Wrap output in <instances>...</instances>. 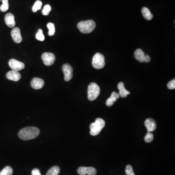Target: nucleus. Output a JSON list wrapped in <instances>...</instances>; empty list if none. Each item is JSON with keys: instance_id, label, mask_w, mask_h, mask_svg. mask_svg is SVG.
I'll return each mask as SVG.
<instances>
[{"instance_id": "obj_7", "label": "nucleus", "mask_w": 175, "mask_h": 175, "mask_svg": "<svg viewBox=\"0 0 175 175\" xmlns=\"http://www.w3.org/2000/svg\"><path fill=\"white\" fill-rule=\"evenodd\" d=\"M8 65L12 70H14L16 71L22 70L25 67V65L23 63L15 59H10L9 61Z\"/></svg>"}, {"instance_id": "obj_27", "label": "nucleus", "mask_w": 175, "mask_h": 175, "mask_svg": "<svg viewBox=\"0 0 175 175\" xmlns=\"http://www.w3.org/2000/svg\"><path fill=\"white\" fill-rule=\"evenodd\" d=\"M125 172L127 175H135L134 173L132 167L130 165H128L126 166Z\"/></svg>"}, {"instance_id": "obj_10", "label": "nucleus", "mask_w": 175, "mask_h": 175, "mask_svg": "<svg viewBox=\"0 0 175 175\" xmlns=\"http://www.w3.org/2000/svg\"><path fill=\"white\" fill-rule=\"evenodd\" d=\"M11 35L15 42L20 43L22 42V37L21 34V31L19 28H14L11 31Z\"/></svg>"}, {"instance_id": "obj_26", "label": "nucleus", "mask_w": 175, "mask_h": 175, "mask_svg": "<svg viewBox=\"0 0 175 175\" xmlns=\"http://www.w3.org/2000/svg\"><path fill=\"white\" fill-rule=\"evenodd\" d=\"M51 10V7L50 6L49 4H46L44 7L42 11V14L44 16L48 15L50 12Z\"/></svg>"}, {"instance_id": "obj_28", "label": "nucleus", "mask_w": 175, "mask_h": 175, "mask_svg": "<svg viewBox=\"0 0 175 175\" xmlns=\"http://www.w3.org/2000/svg\"><path fill=\"white\" fill-rule=\"evenodd\" d=\"M168 87L170 90H173L175 88V79H173V80L168 82Z\"/></svg>"}, {"instance_id": "obj_14", "label": "nucleus", "mask_w": 175, "mask_h": 175, "mask_svg": "<svg viewBox=\"0 0 175 175\" xmlns=\"http://www.w3.org/2000/svg\"><path fill=\"white\" fill-rule=\"evenodd\" d=\"M4 21L9 28H12L15 26L14 16L12 13H8L4 17Z\"/></svg>"}, {"instance_id": "obj_20", "label": "nucleus", "mask_w": 175, "mask_h": 175, "mask_svg": "<svg viewBox=\"0 0 175 175\" xmlns=\"http://www.w3.org/2000/svg\"><path fill=\"white\" fill-rule=\"evenodd\" d=\"M13 169L10 166H6L0 172V175H12Z\"/></svg>"}, {"instance_id": "obj_23", "label": "nucleus", "mask_w": 175, "mask_h": 175, "mask_svg": "<svg viewBox=\"0 0 175 175\" xmlns=\"http://www.w3.org/2000/svg\"><path fill=\"white\" fill-rule=\"evenodd\" d=\"M2 4L0 7V10L2 12H6L9 8L8 1L2 0Z\"/></svg>"}, {"instance_id": "obj_24", "label": "nucleus", "mask_w": 175, "mask_h": 175, "mask_svg": "<svg viewBox=\"0 0 175 175\" xmlns=\"http://www.w3.org/2000/svg\"><path fill=\"white\" fill-rule=\"evenodd\" d=\"M36 38L37 39H38V41H43L44 40V36L43 34L42 30L41 29H38V31L36 35Z\"/></svg>"}, {"instance_id": "obj_5", "label": "nucleus", "mask_w": 175, "mask_h": 175, "mask_svg": "<svg viewBox=\"0 0 175 175\" xmlns=\"http://www.w3.org/2000/svg\"><path fill=\"white\" fill-rule=\"evenodd\" d=\"M92 64L93 67L96 69H101L104 68L105 65L104 56L99 52L95 54L92 58Z\"/></svg>"}, {"instance_id": "obj_2", "label": "nucleus", "mask_w": 175, "mask_h": 175, "mask_svg": "<svg viewBox=\"0 0 175 175\" xmlns=\"http://www.w3.org/2000/svg\"><path fill=\"white\" fill-rule=\"evenodd\" d=\"M96 27L95 22L92 20L81 21L78 24V28L80 32L84 34H89L94 30Z\"/></svg>"}, {"instance_id": "obj_30", "label": "nucleus", "mask_w": 175, "mask_h": 175, "mask_svg": "<svg viewBox=\"0 0 175 175\" xmlns=\"http://www.w3.org/2000/svg\"><path fill=\"white\" fill-rule=\"evenodd\" d=\"M151 60L150 56H148V54H146V58H145V60H144V62L148 63Z\"/></svg>"}, {"instance_id": "obj_17", "label": "nucleus", "mask_w": 175, "mask_h": 175, "mask_svg": "<svg viewBox=\"0 0 175 175\" xmlns=\"http://www.w3.org/2000/svg\"><path fill=\"white\" fill-rule=\"evenodd\" d=\"M119 93L114 92L112 93L111 97L106 101V105L108 107H111L113 105L114 103L116 102L117 99L119 98Z\"/></svg>"}, {"instance_id": "obj_31", "label": "nucleus", "mask_w": 175, "mask_h": 175, "mask_svg": "<svg viewBox=\"0 0 175 175\" xmlns=\"http://www.w3.org/2000/svg\"><path fill=\"white\" fill-rule=\"evenodd\" d=\"M0 1H1V0H0Z\"/></svg>"}, {"instance_id": "obj_9", "label": "nucleus", "mask_w": 175, "mask_h": 175, "mask_svg": "<svg viewBox=\"0 0 175 175\" xmlns=\"http://www.w3.org/2000/svg\"><path fill=\"white\" fill-rule=\"evenodd\" d=\"M78 172L80 175H95L97 171L92 167H80L78 168Z\"/></svg>"}, {"instance_id": "obj_3", "label": "nucleus", "mask_w": 175, "mask_h": 175, "mask_svg": "<svg viewBox=\"0 0 175 175\" xmlns=\"http://www.w3.org/2000/svg\"><path fill=\"white\" fill-rule=\"evenodd\" d=\"M105 122L102 118H97L95 122H92L90 126V134L92 136H96L100 133L105 126Z\"/></svg>"}, {"instance_id": "obj_15", "label": "nucleus", "mask_w": 175, "mask_h": 175, "mask_svg": "<svg viewBox=\"0 0 175 175\" xmlns=\"http://www.w3.org/2000/svg\"><path fill=\"white\" fill-rule=\"evenodd\" d=\"M118 89L119 90V94L120 96L122 98H125L128 96V94H130V92L127 91L125 89V85L123 82H120L118 84Z\"/></svg>"}, {"instance_id": "obj_11", "label": "nucleus", "mask_w": 175, "mask_h": 175, "mask_svg": "<svg viewBox=\"0 0 175 175\" xmlns=\"http://www.w3.org/2000/svg\"><path fill=\"white\" fill-rule=\"evenodd\" d=\"M44 85V81L42 79L35 78L31 82V86L36 90L42 89Z\"/></svg>"}, {"instance_id": "obj_1", "label": "nucleus", "mask_w": 175, "mask_h": 175, "mask_svg": "<svg viewBox=\"0 0 175 175\" xmlns=\"http://www.w3.org/2000/svg\"><path fill=\"white\" fill-rule=\"evenodd\" d=\"M40 133L39 129L33 127H26L19 131L18 136L19 138L22 140H32L38 136Z\"/></svg>"}, {"instance_id": "obj_13", "label": "nucleus", "mask_w": 175, "mask_h": 175, "mask_svg": "<svg viewBox=\"0 0 175 175\" xmlns=\"http://www.w3.org/2000/svg\"><path fill=\"white\" fill-rule=\"evenodd\" d=\"M144 125L147 128L148 132H153L157 128L156 123L154 120L152 118H148L144 122Z\"/></svg>"}, {"instance_id": "obj_25", "label": "nucleus", "mask_w": 175, "mask_h": 175, "mask_svg": "<svg viewBox=\"0 0 175 175\" xmlns=\"http://www.w3.org/2000/svg\"><path fill=\"white\" fill-rule=\"evenodd\" d=\"M153 138H154V136H153V134L148 131V133L144 137V141L146 142L149 143L153 141Z\"/></svg>"}, {"instance_id": "obj_8", "label": "nucleus", "mask_w": 175, "mask_h": 175, "mask_svg": "<svg viewBox=\"0 0 175 175\" xmlns=\"http://www.w3.org/2000/svg\"><path fill=\"white\" fill-rule=\"evenodd\" d=\"M62 71L64 74V80L67 82L70 81L72 78V67L69 64H65L63 65Z\"/></svg>"}, {"instance_id": "obj_18", "label": "nucleus", "mask_w": 175, "mask_h": 175, "mask_svg": "<svg viewBox=\"0 0 175 175\" xmlns=\"http://www.w3.org/2000/svg\"><path fill=\"white\" fill-rule=\"evenodd\" d=\"M142 13L146 20L150 21L153 19V15L148 8H146V7L142 8Z\"/></svg>"}, {"instance_id": "obj_19", "label": "nucleus", "mask_w": 175, "mask_h": 175, "mask_svg": "<svg viewBox=\"0 0 175 175\" xmlns=\"http://www.w3.org/2000/svg\"><path fill=\"white\" fill-rule=\"evenodd\" d=\"M59 172H60V168L58 166H53L49 170L46 175H58Z\"/></svg>"}, {"instance_id": "obj_21", "label": "nucleus", "mask_w": 175, "mask_h": 175, "mask_svg": "<svg viewBox=\"0 0 175 175\" xmlns=\"http://www.w3.org/2000/svg\"><path fill=\"white\" fill-rule=\"evenodd\" d=\"M47 27L49 29L48 35H49L50 36H53L55 33V25H54V23H52V22H49L47 24Z\"/></svg>"}, {"instance_id": "obj_4", "label": "nucleus", "mask_w": 175, "mask_h": 175, "mask_svg": "<svg viewBox=\"0 0 175 175\" xmlns=\"http://www.w3.org/2000/svg\"><path fill=\"white\" fill-rule=\"evenodd\" d=\"M100 93L99 87L95 83H91L88 88V98L91 101L98 98Z\"/></svg>"}, {"instance_id": "obj_29", "label": "nucleus", "mask_w": 175, "mask_h": 175, "mask_svg": "<svg viewBox=\"0 0 175 175\" xmlns=\"http://www.w3.org/2000/svg\"><path fill=\"white\" fill-rule=\"evenodd\" d=\"M32 175H42L38 169L35 168L32 171Z\"/></svg>"}, {"instance_id": "obj_6", "label": "nucleus", "mask_w": 175, "mask_h": 175, "mask_svg": "<svg viewBox=\"0 0 175 175\" xmlns=\"http://www.w3.org/2000/svg\"><path fill=\"white\" fill-rule=\"evenodd\" d=\"M42 59L45 65L51 66L55 62L56 57L51 52H44L42 55Z\"/></svg>"}, {"instance_id": "obj_16", "label": "nucleus", "mask_w": 175, "mask_h": 175, "mask_svg": "<svg viewBox=\"0 0 175 175\" xmlns=\"http://www.w3.org/2000/svg\"><path fill=\"white\" fill-rule=\"evenodd\" d=\"M146 55V54H144L143 51L141 49H138L134 52L135 58L138 60L140 62H144Z\"/></svg>"}, {"instance_id": "obj_22", "label": "nucleus", "mask_w": 175, "mask_h": 175, "mask_svg": "<svg viewBox=\"0 0 175 175\" xmlns=\"http://www.w3.org/2000/svg\"><path fill=\"white\" fill-rule=\"evenodd\" d=\"M42 5V2L39 0H38L34 3V6L32 8V11L34 12H36L38 10L41 9Z\"/></svg>"}, {"instance_id": "obj_12", "label": "nucleus", "mask_w": 175, "mask_h": 175, "mask_svg": "<svg viewBox=\"0 0 175 175\" xmlns=\"http://www.w3.org/2000/svg\"><path fill=\"white\" fill-rule=\"evenodd\" d=\"M6 77L9 80L13 81H18L21 78V75L18 71L12 70L6 74Z\"/></svg>"}]
</instances>
